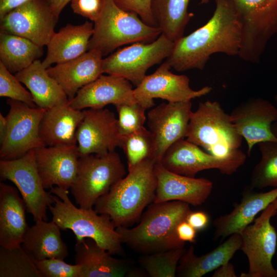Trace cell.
<instances>
[{"mask_svg": "<svg viewBox=\"0 0 277 277\" xmlns=\"http://www.w3.org/2000/svg\"><path fill=\"white\" fill-rule=\"evenodd\" d=\"M212 17L203 26L174 42L165 62L177 71L203 70L216 53L239 55L242 26L231 0H215Z\"/></svg>", "mask_w": 277, "mask_h": 277, "instance_id": "6da1fadb", "label": "cell"}, {"mask_svg": "<svg viewBox=\"0 0 277 277\" xmlns=\"http://www.w3.org/2000/svg\"><path fill=\"white\" fill-rule=\"evenodd\" d=\"M189 205L180 201L152 202L135 227L116 228L122 243L143 254L184 248L185 242L179 239L176 228L191 212Z\"/></svg>", "mask_w": 277, "mask_h": 277, "instance_id": "7a4b0ae2", "label": "cell"}, {"mask_svg": "<svg viewBox=\"0 0 277 277\" xmlns=\"http://www.w3.org/2000/svg\"><path fill=\"white\" fill-rule=\"evenodd\" d=\"M154 164L148 159L128 168L127 175L97 200L95 211L109 215L116 228L137 221L154 200L157 185Z\"/></svg>", "mask_w": 277, "mask_h": 277, "instance_id": "3957f363", "label": "cell"}, {"mask_svg": "<svg viewBox=\"0 0 277 277\" xmlns=\"http://www.w3.org/2000/svg\"><path fill=\"white\" fill-rule=\"evenodd\" d=\"M54 203L49 207L52 220L61 230H71L76 241L85 238L94 240L112 255H122L124 249L120 235L110 216L94 209L76 207L68 196V190L52 187Z\"/></svg>", "mask_w": 277, "mask_h": 277, "instance_id": "277c9868", "label": "cell"}, {"mask_svg": "<svg viewBox=\"0 0 277 277\" xmlns=\"http://www.w3.org/2000/svg\"><path fill=\"white\" fill-rule=\"evenodd\" d=\"M94 23L88 50H98L103 56L124 45L151 43L162 33L159 27L146 24L136 14L118 7L114 0L105 1L102 13Z\"/></svg>", "mask_w": 277, "mask_h": 277, "instance_id": "5b68a950", "label": "cell"}, {"mask_svg": "<svg viewBox=\"0 0 277 277\" xmlns=\"http://www.w3.org/2000/svg\"><path fill=\"white\" fill-rule=\"evenodd\" d=\"M186 139L215 156L224 157L241 146L243 137L217 101L200 102L193 111Z\"/></svg>", "mask_w": 277, "mask_h": 277, "instance_id": "8992f818", "label": "cell"}, {"mask_svg": "<svg viewBox=\"0 0 277 277\" xmlns=\"http://www.w3.org/2000/svg\"><path fill=\"white\" fill-rule=\"evenodd\" d=\"M125 174V166L115 151L80 156L71 194L80 207L92 209L97 200Z\"/></svg>", "mask_w": 277, "mask_h": 277, "instance_id": "52a82bcc", "label": "cell"}, {"mask_svg": "<svg viewBox=\"0 0 277 277\" xmlns=\"http://www.w3.org/2000/svg\"><path fill=\"white\" fill-rule=\"evenodd\" d=\"M242 26L238 56L259 63L268 41L277 33V0H231Z\"/></svg>", "mask_w": 277, "mask_h": 277, "instance_id": "ba28073f", "label": "cell"}, {"mask_svg": "<svg viewBox=\"0 0 277 277\" xmlns=\"http://www.w3.org/2000/svg\"><path fill=\"white\" fill-rule=\"evenodd\" d=\"M174 42L162 34L151 43H135L103 59V73L123 77L136 87L148 69L159 64L172 52Z\"/></svg>", "mask_w": 277, "mask_h": 277, "instance_id": "9c48e42d", "label": "cell"}, {"mask_svg": "<svg viewBox=\"0 0 277 277\" xmlns=\"http://www.w3.org/2000/svg\"><path fill=\"white\" fill-rule=\"evenodd\" d=\"M246 159V154L239 149L226 156L219 157L183 138L166 150L160 163L170 171L194 177L199 172L210 169H218L223 174L231 175L244 164Z\"/></svg>", "mask_w": 277, "mask_h": 277, "instance_id": "30bf717a", "label": "cell"}, {"mask_svg": "<svg viewBox=\"0 0 277 277\" xmlns=\"http://www.w3.org/2000/svg\"><path fill=\"white\" fill-rule=\"evenodd\" d=\"M276 214L272 202L252 224L248 225L241 233V249L247 256L249 269L241 277H277V269L272 264L276 247L277 233L270 219Z\"/></svg>", "mask_w": 277, "mask_h": 277, "instance_id": "8fae6325", "label": "cell"}, {"mask_svg": "<svg viewBox=\"0 0 277 277\" xmlns=\"http://www.w3.org/2000/svg\"><path fill=\"white\" fill-rule=\"evenodd\" d=\"M2 180L12 182L19 190L26 207L35 222L47 221V208L54 203L53 195L44 188L38 174L34 151L14 160L0 161Z\"/></svg>", "mask_w": 277, "mask_h": 277, "instance_id": "7c38bea8", "label": "cell"}, {"mask_svg": "<svg viewBox=\"0 0 277 277\" xmlns=\"http://www.w3.org/2000/svg\"><path fill=\"white\" fill-rule=\"evenodd\" d=\"M9 110L6 137L0 148L1 160L18 159L31 150L45 146L39 127L45 109L32 107L21 101L8 98Z\"/></svg>", "mask_w": 277, "mask_h": 277, "instance_id": "4fadbf2b", "label": "cell"}, {"mask_svg": "<svg viewBox=\"0 0 277 277\" xmlns=\"http://www.w3.org/2000/svg\"><path fill=\"white\" fill-rule=\"evenodd\" d=\"M58 19L47 0H29L0 19L1 32L26 38L43 47L55 32Z\"/></svg>", "mask_w": 277, "mask_h": 277, "instance_id": "5bb4252c", "label": "cell"}, {"mask_svg": "<svg viewBox=\"0 0 277 277\" xmlns=\"http://www.w3.org/2000/svg\"><path fill=\"white\" fill-rule=\"evenodd\" d=\"M171 67L164 62L153 73L146 75L133 89L136 102L146 110L154 105V98H160L167 102L191 101L209 93L212 88L205 86L194 90L190 87V80L185 75L175 74Z\"/></svg>", "mask_w": 277, "mask_h": 277, "instance_id": "9a60e30c", "label": "cell"}, {"mask_svg": "<svg viewBox=\"0 0 277 277\" xmlns=\"http://www.w3.org/2000/svg\"><path fill=\"white\" fill-rule=\"evenodd\" d=\"M83 112L76 133L80 156L105 154L122 148L123 137L114 113L105 108H87Z\"/></svg>", "mask_w": 277, "mask_h": 277, "instance_id": "2e32d148", "label": "cell"}, {"mask_svg": "<svg viewBox=\"0 0 277 277\" xmlns=\"http://www.w3.org/2000/svg\"><path fill=\"white\" fill-rule=\"evenodd\" d=\"M192 111L191 101L162 103L147 114L149 130L154 145L152 159L160 162L166 150L186 138Z\"/></svg>", "mask_w": 277, "mask_h": 277, "instance_id": "e0dca14e", "label": "cell"}, {"mask_svg": "<svg viewBox=\"0 0 277 277\" xmlns=\"http://www.w3.org/2000/svg\"><path fill=\"white\" fill-rule=\"evenodd\" d=\"M238 133L247 144L250 155L254 145L265 141L277 142L271 125L277 117V109L270 101L252 97L236 106L229 114Z\"/></svg>", "mask_w": 277, "mask_h": 277, "instance_id": "ac0fdd59", "label": "cell"}, {"mask_svg": "<svg viewBox=\"0 0 277 277\" xmlns=\"http://www.w3.org/2000/svg\"><path fill=\"white\" fill-rule=\"evenodd\" d=\"M36 167L45 189L54 186L68 190L77 174L80 154L77 145L42 146L34 150Z\"/></svg>", "mask_w": 277, "mask_h": 277, "instance_id": "d6986e66", "label": "cell"}, {"mask_svg": "<svg viewBox=\"0 0 277 277\" xmlns=\"http://www.w3.org/2000/svg\"><path fill=\"white\" fill-rule=\"evenodd\" d=\"M154 172L157 185L154 203L180 201L194 206H200L206 202L213 189V183L209 180L172 172L160 162L154 164Z\"/></svg>", "mask_w": 277, "mask_h": 277, "instance_id": "ffe728a7", "label": "cell"}, {"mask_svg": "<svg viewBox=\"0 0 277 277\" xmlns=\"http://www.w3.org/2000/svg\"><path fill=\"white\" fill-rule=\"evenodd\" d=\"M132 83L121 76L101 75L81 88L69 101L74 109L102 108L108 104L136 102Z\"/></svg>", "mask_w": 277, "mask_h": 277, "instance_id": "44dd1931", "label": "cell"}, {"mask_svg": "<svg viewBox=\"0 0 277 277\" xmlns=\"http://www.w3.org/2000/svg\"><path fill=\"white\" fill-rule=\"evenodd\" d=\"M74 260L81 267L80 277L136 276L139 273L129 261L113 257L94 240L76 241Z\"/></svg>", "mask_w": 277, "mask_h": 277, "instance_id": "7402d4cb", "label": "cell"}, {"mask_svg": "<svg viewBox=\"0 0 277 277\" xmlns=\"http://www.w3.org/2000/svg\"><path fill=\"white\" fill-rule=\"evenodd\" d=\"M102 57L98 50H90L74 59L50 67L47 70L70 101L81 88L103 73Z\"/></svg>", "mask_w": 277, "mask_h": 277, "instance_id": "603a6c76", "label": "cell"}, {"mask_svg": "<svg viewBox=\"0 0 277 277\" xmlns=\"http://www.w3.org/2000/svg\"><path fill=\"white\" fill-rule=\"evenodd\" d=\"M277 199V187L265 192L244 190L240 202L229 213L216 217L213 222L214 238L222 240L234 234H240L251 224L255 216Z\"/></svg>", "mask_w": 277, "mask_h": 277, "instance_id": "cb8c5ba5", "label": "cell"}, {"mask_svg": "<svg viewBox=\"0 0 277 277\" xmlns=\"http://www.w3.org/2000/svg\"><path fill=\"white\" fill-rule=\"evenodd\" d=\"M83 117L68 100L46 109L39 127V135L46 146L77 145L76 130Z\"/></svg>", "mask_w": 277, "mask_h": 277, "instance_id": "d4e9b609", "label": "cell"}, {"mask_svg": "<svg viewBox=\"0 0 277 277\" xmlns=\"http://www.w3.org/2000/svg\"><path fill=\"white\" fill-rule=\"evenodd\" d=\"M25 203L13 186L0 183V246H21L29 228Z\"/></svg>", "mask_w": 277, "mask_h": 277, "instance_id": "484cf974", "label": "cell"}, {"mask_svg": "<svg viewBox=\"0 0 277 277\" xmlns=\"http://www.w3.org/2000/svg\"><path fill=\"white\" fill-rule=\"evenodd\" d=\"M93 26L92 23L86 21L78 25L67 24L55 32L46 46L43 66L47 69L53 64L66 62L86 53L93 33Z\"/></svg>", "mask_w": 277, "mask_h": 277, "instance_id": "4316f807", "label": "cell"}, {"mask_svg": "<svg viewBox=\"0 0 277 277\" xmlns=\"http://www.w3.org/2000/svg\"><path fill=\"white\" fill-rule=\"evenodd\" d=\"M241 234L234 233L217 247L201 256L195 254L194 247L191 245L180 259L176 275L181 277H201L229 262L241 249Z\"/></svg>", "mask_w": 277, "mask_h": 277, "instance_id": "83f0119b", "label": "cell"}, {"mask_svg": "<svg viewBox=\"0 0 277 277\" xmlns=\"http://www.w3.org/2000/svg\"><path fill=\"white\" fill-rule=\"evenodd\" d=\"M21 246L34 260H64L68 255L67 245L62 239L61 229L53 221H35L26 231Z\"/></svg>", "mask_w": 277, "mask_h": 277, "instance_id": "f1b7e54d", "label": "cell"}, {"mask_svg": "<svg viewBox=\"0 0 277 277\" xmlns=\"http://www.w3.org/2000/svg\"><path fill=\"white\" fill-rule=\"evenodd\" d=\"M15 76L29 89L37 107L47 109L68 100L61 87L48 74L39 60L15 73Z\"/></svg>", "mask_w": 277, "mask_h": 277, "instance_id": "f546056e", "label": "cell"}, {"mask_svg": "<svg viewBox=\"0 0 277 277\" xmlns=\"http://www.w3.org/2000/svg\"><path fill=\"white\" fill-rule=\"evenodd\" d=\"M43 47L16 35L0 33V62L12 73L27 68L43 53Z\"/></svg>", "mask_w": 277, "mask_h": 277, "instance_id": "4dcf8cb0", "label": "cell"}, {"mask_svg": "<svg viewBox=\"0 0 277 277\" xmlns=\"http://www.w3.org/2000/svg\"><path fill=\"white\" fill-rule=\"evenodd\" d=\"M190 0H152L151 9L162 34L173 42L183 36L192 15L188 12Z\"/></svg>", "mask_w": 277, "mask_h": 277, "instance_id": "1f68e13d", "label": "cell"}, {"mask_svg": "<svg viewBox=\"0 0 277 277\" xmlns=\"http://www.w3.org/2000/svg\"><path fill=\"white\" fill-rule=\"evenodd\" d=\"M258 145L261 158L252 170L249 187H277V142H262Z\"/></svg>", "mask_w": 277, "mask_h": 277, "instance_id": "d6a6232c", "label": "cell"}, {"mask_svg": "<svg viewBox=\"0 0 277 277\" xmlns=\"http://www.w3.org/2000/svg\"><path fill=\"white\" fill-rule=\"evenodd\" d=\"M0 277H42L33 260L22 246H0Z\"/></svg>", "mask_w": 277, "mask_h": 277, "instance_id": "836d02e7", "label": "cell"}, {"mask_svg": "<svg viewBox=\"0 0 277 277\" xmlns=\"http://www.w3.org/2000/svg\"><path fill=\"white\" fill-rule=\"evenodd\" d=\"M184 248L144 254L138 262L150 277H174Z\"/></svg>", "mask_w": 277, "mask_h": 277, "instance_id": "e575fe53", "label": "cell"}, {"mask_svg": "<svg viewBox=\"0 0 277 277\" xmlns=\"http://www.w3.org/2000/svg\"><path fill=\"white\" fill-rule=\"evenodd\" d=\"M122 148L126 154L128 169L152 157L154 145L151 132L145 127L123 137Z\"/></svg>", "mask_w": 277, "mask_h": 277, "instance_id": "d590c367", "label": "cell"}, {"mask_svg": "<svg viewBox=\"0 0 277 277\" xmlns=\"http://www.w3.org/2000/svg\"><path fill=\"white\" fill-rule=\"evenodd\" d=\"M114 106L118 114V127L122 137L144 127L146 109L139 103H124Z\"/></svg>", "mask_w": 277, "mask_h": 277, "instance_id": "8d00e7d4", "label": "cell"}, {"mask_svg": "<svg viewBox=\"0 0 277 277\" xmlns=\"http://www.w3.org/2000/svg\"><path fill=\"white\" fill-rule=\"evenodd\" d=\"M21 82L0 62V96L18 101L32 107H37L32 95Z\"/></svg>", "mask_w": 277, "mask_h": 277, "instance_id": "74e56055", "label": "cell"}, {"mask_svg": "<svg viewBox=\"0 0 277 277\" xmlns=\"http://www.w3.org/2000/svg\"><path fill=\"white\" fill-rule=\"evenodd\" d=\"M33 261L42 277H80L81 267L77 264L54 258Z\"/></svg>", "mask_w": 277, "mask_h": 277, "instance_id": "f35d334b", "label": "cell"}, {"mask_svg": "<svg viewBox=\"0 0 277 277\" xmlns=\"http://www.w3.org/2000/svg\"><path fill=\"white\" fill-rule=\"evenodd\" d=\"M122 9L136 14L146 24L157 27L152 9V0H114Z\"/></svg>", "mask_w": 277, "mask_h": 277, "instance_id": "ab89813d", "label": "cell"}, {"mask_svg": "<svg viewBox=\"0 0 277 277\" xmlns=\"http://www.w3.org/2000/svg\"><path fill=\"white\" fill-rule=\"evenodd\" d=\"M105 0H72L74 13L95 22L101 16Z\"/></svg>", "mask_w": 277, "mask_h": 277, "instance_id": "60d3db41", "label": "cell"}, {"mask_svg": "<svg viewBox=\"0 0 277 277\" xmlns=\"http://www.w3.org/2000/svg\"><path fill=\"white\" fill-rule=\"evenodd\" d=\"M186 221L197 231L205 229L208 225L210 218L204 211H191L188 215Z\"/></svg>", "mask_w": 277, "mask_h": 277, "instance_id": "b9f144b4", "label": "cell"}, {"mask_svg": "<svg viewBox=\"0 0 277 277\" xmlns=\"http://www.w3.org/2000/svg\"><path fill=\"white\" fill-rule=\"evenodd\" d=\"M196 232L186 220L181 222L176 228L177 235L184 242L194 243L196 241Z\"/></svg>", "mask_w": 277, "mask_h": 277, "instance_id": "7bdbcfd3", "label": "cell"}, {"mask_svg": "<svg viewBox=\"0 0 277 277\" xmlns=\"http://www.w3.org/2000/svg\"><path fill=\"white\" fill-rule=\"evenodd\" d=\"M29 0H0V19L7 13Z\"/></svg>", "mask_w": 277, "mask_h": 277, "instance_id": "ee69618b", "label": "cell"}, {"mask_svg": "<svg viewBox=\"0 0 277 277\" xmlns=\"http://www.w3.org/2000/svg\"><path fill=\"white\" fill-rule=\"evenodd\" d=\"M212 277H236L234 266L229 262L216 269Z\"/></svg>", "mask_w": 277, "mask_h": 277, "instance_id": "f6af8a7d", "label": "cell"}, {"mask_svg": "<svg viewBox=\"0 0 277 277\" xmlns=\"http://www.w3.org/2000/svg\"><path fill=\"white\" fill-rule=\"evenodd\" d=\"M72 0H47L52 12L57 17L65 7Z\"/></svg>", "mask_w": 277, "mask_h": 277, "instance_id": "bcb514c9", "label": "cell"}, {"mask_svg": "<svg viewBox=\"0 0 277 277\" xmlns=\"http://www.w3.org/2000/svg\"><path fill=\"white\" fill-rule=\"evenodd\" d=\"M8 132V123L6 116L0 113V144L4 142Z\"/></svg>", "mask_w": 277, "mask_h": 277, "instance_id": "7dc6e473", "label": "cell"}, {"mask_svg": "<svg viewBox=\"0 0 277 277\" xmlns=\"http://www.w3.org/2000/svg\"><path fill=\"white\" fill-rule=\"evenodd\" d=\"M274 102L277 109V94L274 96ZM271 131L273 135L277 138V117L271 125Z\"/></svg>", "mask_w": 277, "mask_h": 277, "instance_id": "c3c4849f", "label": "cell"}, {"mask_svg": "<svg viewBox=\"0 0 277 277\" xmlns=\"http://www.w3.org/2000/svg\"><path fill=\"white\" fill-rule=\"evenodd\" d=\"M210 0H201V4H207L209 2Z\"/></svg>", "mask_w": 277, "mask_h": 277, "instance_id": "681fc988", "label": "cell"}, {"mask_svg": "<svg viewBox=\"0 0 277 277\" xmlns=\"http://www.w3.org/2000/svg\"><path fill=\"white\" fill-rule=\"evenodd\" d=\"M273 202L275 204L276 207V213H277V199H275Z\"/></svg>", "mask_w": 277, "mask_h": 277, "instance_id": "f907efd6", "label": "cell"}]
</instances>
